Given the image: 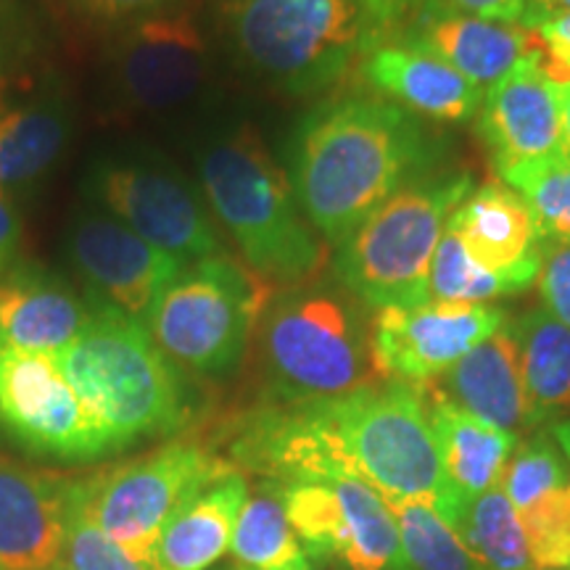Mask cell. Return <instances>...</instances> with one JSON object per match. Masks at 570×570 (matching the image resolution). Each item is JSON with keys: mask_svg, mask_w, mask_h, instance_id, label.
Listing matches in <instances>:
<instances>
[{"mask_svg": "<svg viewBox=\"0 0 570 570\" xmlns=\"http://www.w3.org/2000/svg\"><path fill=\"white\" fill-rule=\"evenodd\" d=\"M539 294L541 306L570 327V244H544Z\"/></svg>", "mask_w": 570, "mask_h": 570, "instance_id": "cell-34", "label": "cell"}, {"mask_svg": "<svg viewBox=\"0 0 570 570\" xmlns=\"http://www.w3.org/2000/svg\"><path fill=\"white\" fill-rule=\"evenodd\" d=\"M85 196L183 265L223 254L217 219L196 183L148 151L106 154L82 180Z\"/></svg>", "mask_w": 570, "mask_h": 570, "instance_id": "cell-9", "label": "cell"}, {"mask_svg": "<svg viewBox=\"0 0 570 570\" xmlns=\"http://www.w3.org/2000/svg\"><path fill=\"white\" fill-rule=\"evenodd\" d=\"M504 296H518V291L508 281L475 265L458 238V233L446 225L439 240L436 256H433L428 298L454 304H491Z\"/></svg>", "mask_w": 570, "mask_h": 570, "instance_id": "cell-32", "label": "cell"}, {"mask_svg": "<svg viewBox=\"0 0 570 570\" xmlns=\"http://www.w3.org/2000/svg\"><path fill=\"white\" fill-rule=\"evenodd\" d=\"M71 481L0 462V570H56Z\"/></svg>", "mask_w": 570, "mask_h": 570, "instance_id": "cell-22", "label": "cell"}, {"mask_svg": "<svg viewBox=\"0 0 570 570\" xmlns=\"http://www.w3.org/2000/svg\"><path fill=\"white\" fill-rule=\"evenodd\" d=\"M502 487L529 541L533 568L570 570V475L552 431L518 444Z\"/></svg>", "mask_w": 570, "mask_h": 570, "instance_id": "cell-18", "label": "cell"}, {"mask_svg": "<svg viewBox=\"0 0 570 570\" xmlns=\"http://www.w3.org/2000/svg\"><path fill=\"white\" fill-rule=\"evenodd\" d=\"M449 227L475 265L508 281L518 294L539 281L544 244L529 204L510 185L499 180L470 190L449 217Z\"/></svg>", "mask_w": 570, "mask_h": 570, "instance_id": "cell-19", "label": "cell"}, {"mask_svg": "<svg viewBox=\"0 0 570 570\" xmlns=\"http://www.w3.org/2000/svg\"><path fill=\"white\" fill-rule=\"evenodd\" d=\"M265 288L267 283L225 252L190 262L156 298L146 327L180 370L225 377L244 362L269 304Z\"/></svg>", "mask_w": 570, "mask_h": 570, "instance_id": "cell-8", "label": "cell"}, {"mask_svg": "<svg viewBox=\"0 0 570 570\" xmlns=\"http://www.w3.org/2000/svg\"><path fill=\"white\" fill-rule=\"evenodd\" d=\"M531 570H554V568H531Z\"/></svg>", "mask_w": 570, "mask_h": 570, "instance_id": "cell-44", "label": "cell"}, {"mask_svg": "<svg viewBox=\"0 0 570 570\" xmlns=\"http://www.w3.org/2000/svg\"><path fill=\"white\" fill-rule=\"evenodd\" d=\"M77 11L98 21H132L164 11L175 0H69Z\"/></svg>", "mask_w": 570, "mask_h": 570, "instance_id": "cell-36", "label": "cell"}, {"mask_svg": "<svg viewBox=\"0 0 570 570\" xmlns=\"http://www.w3.org/2000/svg\"><path fill=\"white\" fill-rule=\"evenodd\" d=\"M394 38L417 42L436 53L481 90L504 80L537 53L533 32L525 27L470 17L452 9L446 0H423Z\"/></svg>", "mask_w": 570, "mask_h": 570, "instance_id": "cell-17", "label": "cell"}, {"mask_svg": "<svg viewBox=\"0 0 570 570\" xmlns=\"http://www.w3.org/2000/svg\"><path fill=\"white\" fill-rule=\"evenodd\" d=\"M502 306L428 298L415 306H386L370 320V356L383 381L423 389L454 367L470 348L508 323Z\"/></svg>", "mask_w": 570, "mask_h": 570, "instance_id": "cell-14", "label": "cell"}, {"mask_svg": "<svg viewBox=\"0 0 570 570\" xmlns=\"http://www.w3.org/2000/svg\"><path fill=\"white\" fill-rule=\"evenodd\" d=\"M56 570H59V568H56Z\"/></svg>", "mask_w": 570, "mask_h": 570, "instance_id": "cell-46", "label": "cell"}, {"mask_svg": "<svg viewBox=\"0 0 570 570\" xmlns=\"http://www.w3.org/2000/svg\"><path fill=\"white\" fill-rule=\"evenodd\" d=\"M71 104L51 88L0 111V194L24 196L46 180L67 151Z\"/></svg>", "mask_w": 570, "mask_h": 570, "instance_id": "cell-24", "label": "cell"}, {"mask_svg": "<svg viewBox=\"0 0 570 570\" xmlns=\"http://www.w3.org/2000/svg\"><path fill=\"white\" fill-rule=\"evenodd\" d=\"M248 499V483L238 470L190 499L164 525L151 554V570H209L230 550L235 520Z\"/></svg>", "mask_w": 570, "mask_h": 570, "instance_id": "cell-26", "label": "cell"}, {"mask_svg": "<svg viewBox=\"0 0 570 570\" xmlns=\"http://www.w3.org/2000/svg\"><path fill=\"white\" fill-rule=\"evenodd\" d=\"M90 302L59 273L38 262L0 269V341L30 354L53 356L80 336Z\"/></svg>", "mask_w": 570, "mask_h": 570, "instance_id": "cell-21", "label": "cell"}, {"mask_svg": "<svg viewBox=\"0 0 570 570\" xmlns=\"http://www.w3.org/2000/svg\"><path fill=\"white\" fill-rule=\"evenodd\" d=\"M446 3L470 17L520 27H523L525 9H529V0H446Z\"/></svg>", "mask_w": 570, "mask_h": 570, "instance_id": "cell-38", "label": "cell"}, {"mask_svg": "<svg viewBox=\"0 0 570 570\" xmlns=\"http://www.w3.org/2000/svg\"><path fill=\"white\" fill-rule=\"evenodd\" d=\"M558 96H560V117H562V151H566V156H570V85H558Z\"/></svg>", "mask_w": 570, "mask_h": 570, "instance_id": "cell-41", "label": "cell"}, {"mask_svg": "<svg viewBox=\"0 0 570 570\" xmlns=\"http://www.w3.org/2000/svg\"><path fill=\"white\" fill-rule=\"evenodd\" d=\"M238 470L196 441H169L156 452L82 479L92 518L135 562L151 568L164 525L190 499Z\"/></svg>", "mask_w": 570, "mask_h": 570, "instance_id": "cell-10", "label": "cell"}, {"mask_svg": "<svg viewBox=\"0 0 570 570\" xmlns=\"http://www.w3.org/2000/svg\"><path fill=\"white\" fill-rule=\"evenodd\" d=\"M0 433L24 452L61 462H92L119 452L51 356L0 341Z\"/></svg>", "mask_w": 570, "mask_h": 570, "instance_id": "cell-11", "label": "cell"}, {"mask_svg": "<svg viewBox=\"0 0 570 570\" xmlns=\"http://www.w3.org/2000/svg\"><path fill=\"white\" fill-rule=\"evenodd\" d=\"M233 458L277 483L356 479L396 502H423L452 523L460 497L449 487L423 391L377 381L309 404H269L244 420Z\"/></svg>", "mask_w": 570, "mask_h": 570, "instance_id": "cell-1", "label": "cell"}, {"mask_svg": "<svg viewBox=\"0 0 570 570\" xmlns=\"http://www.w3.org/2000/svg\"><path fill=\"white\" fill-rule=\"evenodd\" d=\"M423 389L449 399L468 415L479 417L499 431H508L512 436L520 439L529 431L512 320L491 333L487 341H481L479 346L470 348L458 365L449 367L444 375Z\"/></svg>", "mask_w": 570, "mask_h": 570, "instance_id": "cell-23", "label": "cell"}, {"mask_svg": "<svg viewBox=\"0 0 570 570\" xmlns=\"http://www.w3.org/2000/svg\"><path fill=\"white\" fill-rule=\"evenodd\" d=\"M3 96H6V75H3V53H0V111H6Z\"/></svg>", "mask_w": 570, "mask_h": 570, "instance_id": "cell-43", "label": "cell"}, {"mask_svg": "<svg viewBox=\"0 0 570 570\" xmlns=\"http://www.w3.org/2000/svg\"><path fill=\"white\" fill-rule=\"evenodd\" d=\"M499 180L529 204L541 244H570V156L520 164Z\"/></svg>", "mask_w": 570, "mask_h": 570, "instance_id": "cell-30", "label": "cell"}, {"mask_svg": "<svg viewBox=\"0 0 570 570\" xmlns=\"http://www.w3.org/2000/svg\"><path fill=\"white\" fill-rule=\"evenodd\" d=\"M423 391L428 420H431L433 436H436L446 481L460 497V502H470L497 487L520 439L468 415L458 404L433 394V391Z\"/></svg>", "mask_w": 570, "mask_h": 570, "instance_id": "cell-25", "label": "cell"}, {"mask_svg": "<svg viewBox=\"0 0 570 570\" xmlns=\"http://www.w3.org/2000/svg\"><path fill=\"white\" fill-rule=\"evenodd\" d=\"M312 558L348 570H412L386 499L356 479L275 483Z\"/></svg>", "mask_w": 570, "mask_h": 570, "instance_id": "cell-12", "label": "cell"}, {"mask_svg": "<svg viewBox=\"0 0 570 570\" xmlns=\"http://www.w3.org/2000/svg\"><path fill=\"white\" fill-rule=\"evenodd\" d=\"M51 360L119 452L140 439L175 436L194 420L183 370L122 312L90 302L80 336Z\"/></svg>", "mask_w": 570, "mask_h": 570, "instance_id": "cell-4", "label": "cell"}, {"mask_svg": "<svg viewBox=\"0 0 570 570\" xmlns=\"http://www.w3.org/2000/svg\"><path fill=\"white\" fill-rule=\"evenodd\" d=\"M114 88L127 106L148 114L185 109L212 77V51L188 11L132 19L111 42Z\"/></svg>", "mask_w": 570, "mask_h": 570, "instance_id": "cell-13", "label": "cell"}, {"mask_svg": "<svg viewBox=\"0 0 570 570\" xmlns=\"http://www.w3.org/2000/svg\"><path fill=\"white\" fill-rule=\"evenodd\" d=\"M531 32L544 75L558 85H570V13L544 21Z\"/></svg>", "mask_w": 570, "mask_h": 570, "instance_id": "cell-35", "label": "cell"}, {"mask_svg": "<svg viewBox=\"0 0 570 570\" xmlns=\"http://www.w3.org/2000/svg\"><path fill=\"white\" fill-rule=\"evenodd\" d=\"M412 570H481L458 531L423 502L389 504Z\"/></svg>", "mask_w": 570, "mask_h": 570, "instance_id": "cell-31", "label": "cell"}, {"mask_svg": "<svg viewBox=\"0 0 570 570\" xmlns=\"http://www.w3.org/2000/svg\"><path fill=\"white\" fill-rule=\"evenodd\" d=\"M481 570H531L529 541L502 481L481 497L462 502L452 523Z\"/></svg>", "mask_w": 570, "mask_h": 570, "instance_id": "cell-29", "label": "cell"}, {"mask_svg": "<svg viewBox=\"0 0 570 570\" xmlns=\"http://www.w3.org/2000/svg\"><path fill=\"white\" fill-rule=\"evenodd\" d=\"M473 188L468 169H436L404 185L336 248V281L373 312L428 302L441 235Z\"/></svg>", "mask_w": 570, "mask_h": 570, "instance_id": "cell-7", "label": "cell"}, {"mask_svg": "<svg viewBox=\"0 0 570 570\" xmlns=\"http://www.w3.org/2000/svg\"><path fill=\"white\" fill-rule=\"evenodd\" d=\"M59 570H151L135 562L92 518L82 481H71Z\"/></svg>", "mask_w": 570, "mask_h": 570, "instance_id": "cell-33", "label": "cell"}, {"mask_svg": "<svg viewBox=\"0 0 570 570\" xmlns=\"http://www.w3.org/2000/svg\"><path fill=\"white\" fill-rule=\"evenodd\" d=\"M21 238V217L13 206V198L0 194V269L9 267L17 256Z\"/></svg>", "mask_w": 570, "mask_h": 570, "instance_id": "cell-39", "label": "cell"}, {"mask_svg": "<svg viewBox=\"0 0 570 570\" xmlns=\"http://www.w3.org/2000/svg\"><path fill=\"white\" fill-rule=\"evenodd\" d=\"M67 256L90 302L140 320L142 325L167 283L185 267L173 254L148 244L96 206L71 217Z\"/></svg>", "mask_w": 570, "mask_h": 570, "instance_id": "cell-15", "label": "cell"}, {"mask_svg": "<svg viewBox=\"0 0 570 570\" xmlns=\"http://www.w3.org/2000/svg\"><path fill=\"white\" fill-rule=\"evenodd\" d=\"M360 75L375 96L417 119L465 125L481 109L483 90L417 42L389 38L360 61Z\"/></svg>", "mask_w": 570, "mask_h": 570, "instance_id": "cell-20", "label": "cell"}, {"mask_svg": "<svg viewBox=\"0 0 570 570\" xmlns=\"http://www.w3.org/2000/svg\"><path fill=\"white\" fill-rule=\"evenodd\" d=\"M570 13V0H529V9H525L523 27L525 30H537L544 21L568 17Z\"/></svg>", "mask_w": 570, "mask_h": 570, "instance_id": "cell-40", "label": "cell"}, {"mask_svg": "<svg viewBox=\"0 0 570 570\" xmlns=\"http://www.w3.org/2000/svg\"><path fill=\"white\" fill-rule=\"evenodd\" d=\"M420 3H423V0H367L370 19H373L381 42L394 38V35L412 19V13L420 9ZM381 42H377V46H381Z\"/></svg>", "mask_w": 570, "mask_h": 570, "instance_id": "cell-37", "label": "cell"}, {"mask_svg": "<svg viewBox=\"0 0 570 570\" xmlns=\"http://www.w3.org/2000/svg\"><path fill=\"white\" fill-rule=\"evenodd\" d=\"M230 552L244 570H315L312 554L285 515L277 487L246 499L235 520Z\"/></svg>", "mask_w": 570, "mask_h": 570, "instance_id": "cell-28", "label": "cell"}, {"mask_svg": "<svg viewBox=\"0 0 570 570\" xmlns=\"http://www.w3.org/2000/svg\"><path fill=\"white\" fill-rule=\"evenodd\" d=\"M475 130L489 148L497 175L566 154L558 85L544 75L539 53L483 90Z\"/></svg>", "mask_w": 570, "mask_h": 570, "instance_id": "cell-16", "label": "cell"}, {"mask_svg": "<svg viewBox=\"0 0 570 570\" xmlns=\"http://www.w3.org/2000/svg\"><path fill=\"white\" fill-rule=\"evenodd\" d=\"M550 431H552L554 441H558L562 458H566V462H568V475H570V417L560 420V423H554Z\"/></svg>", "mask_w": 570, "mask_h": 570, "instance_id": "cell-42", "label": "cell"}, {"mask_svg": "<svg viewBox=\"0 0 570 570\" xmlns=\"http://www.w3.org/2000/svg\"><path fill=\"white\" fill-rule=\"evenodd\" d=\"M196 167L214 219L262 283L294 288L315 281L325 265V240L304 217L288 173L252 127L206 140Z\"/></svg>", "mask_w": 570, "mask_h": 570, "instance_id": "cell-3", "label": "cell"}, {"mask_svg": "<svg viewBox=\"0 0 570 570\" xmlns=\"http://www.w3.org/2000/svg\"><path fill=\"white\" fill-rule=\"evenodd\" d=\"M235 56L291 96L333 88L381 42L367 0H225Z\"/></svg>", "mask_w": 570, "mask_h": 570, "instance_id": "cell-6", "label": "cell"}, {"mask_svg": "<svg viewBox=\"0 0 570 570\" xmlns=\"http://www.w3.org/2000/svg\"><path fill=\"white\" fill-rule=\"evenodd\" d=\"M362 306L323 277L283 288L265 306L256 331L273 404L327 402L377 383Z\"/></svg>", "mask_w": 570, "mask_h": 570, "instance_id": "cell-5", "label": "cell"}, {"mask_svg": "<svg viewBox=\"0 0 570 570\" xmlns=\"http://www.w3.org/2000/svg\"><path fill=\"white\" fill-rule=\"evenodd\" d=\"M439 146L415 114L381 96H341L304 114L288 180L320 238L341 246L404 185L436 173Z\"/></svg>", "mask_w": 570, "mask_h": 570, "instance_id": "cell-2", "label": "cell"}, {"mask_svg": "<svg viewBox=\"0 0 570 570\" xmlns=\"http://www.w3.org/2000/svg\"><path fill=\"white\" fill-rule=\"evenodd\" d=\"M512 327L518 338L529 431L570 417V327L544 306H533Z\"/></svg>", "mask_w": 570, "mask_h": 570, "instance_id": "cell-27", "label": "cell"}, {"mask_svg": "<svg viewBox=\"0 0 570 570\" xmlns=\"http://www.w3.org/2000/svg\"><path fill=\"white\" fill-rule=\"evenodd\" d=\"M238 570H244V568H238Z\"/></svg>", "mask_w": 570, "mask_h": 570, "instance_id": "cell-45", "label": "cell"}]
</instances>
